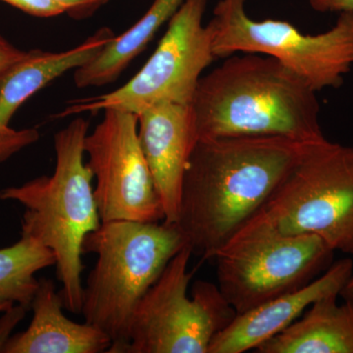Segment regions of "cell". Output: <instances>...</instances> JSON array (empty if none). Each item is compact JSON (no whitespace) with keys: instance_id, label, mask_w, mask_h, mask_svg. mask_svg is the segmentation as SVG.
Instances as JSON below:
<instances>
[{"instance_id":"obj_1","label":"cell","mask_w":353,"mask_h":353,"mask_svg":"<svg viewBox=\"0 0 353 353\" xmlns=\"http://www.w3.org/2000/svg\"><path fill=\"white\" fill-rule=\"evenodd\" d=\"M308 145L276 136L197 139L175 223L192 254L214 259L264 208Z\"/></svg>"},{"instance_id":"obj_2","label":"cell","mask_w":353,"mask_h":353,"mask_svg":"<svg viewBox=\"0 0 353 353\" xmlns=\"http://www.w3.org/2000/svg\"><path fill=\"white\" fill-rule=\"evenodd\" d=\"M224 59L201 77L192 99L199 139L276 136L314 143L325 139L317 92L301 77L259 53Z\"/></svg>"},{"instance_id":"obj_3","label":"cell","mask_w":353,"mask_h":353,"mask_svg":"<svg viewBox=\"0 0 353 353\" xmlns=\"http://www.w3.org/2000/svg\"><path fill=\"white\" fill-rule=\"evenodd\" d=\"M88 122L77 118L55 134L54 172L0 190V199L25 208L21 236L41 243L54 254L64 308L82 313L83 243L101 224L92 175L83 160Z\"/></svg>"},{"instance_id":"obj_4","label":"cell","mask_w":353,"mask_h":353,"mask_svg":"<svg viewBox=\"0 0 353 353\" xmlns=\"http://www.w3.org/2000/svg\"><path fill=\"white\" fill-rule=\"evenodd\" d=\"M185 245L179 227L163 221L102 222L85 236L83 254L97 259L83 287L82 314L110 339L109 353H125L134 308Z\"/></svg>"},{"instance_id":"obj_5","label":"cell","mask_w":353,"mask_h":353,"mask_svg":"<svg viewBox=\"0 0 353 353\" xmlns=\"http://www.w3.org/2000/svg\"><path fill=\"white\" fill-rule=\"evenodd\" d=\"M334 253L316 234L282 233L262 208L216 253L217 285L241 314L310 284Z\"/></svg>"},{"instance_id":"obj_6","label":"cell","mask_w":353,"mask_h":353,"mask_svg":"<svg viewBox=\"0 0 353 353\" xmlns=\"http://www.w3.org/2000/svg\"><path fill=\"white\" fill-rule=\"evenodd\" d=\"M246 0H219L208 23L216 58L259 53L277 59L315 92L338 88L353 67V13H339L331 29L320 34L299 31L281 20H254Z\"/></svg>"},{"instance_id":"obj_7","label":"cell","mask_w":353,"mask_h":353,"mask_svg":"<svg viewBox=\"0 0 353 353\" xmlns=\"http://www.w3.org/2000/svg\"><path fill=\"white\" fill-rule=\"evenodd\" d=\"M185 245L134 308L125 353H208L211 341L236 316L217 285L197 281Z\"/></svg>"},{"instance_id":"obj_8","label":"cell","mask_w":353,"mask_h":353,"mask_svg":"<svg viewBox=\"0 0 353 353\" xmlns=\"http://www.w3.org/2000/svg\"><path fill=\"white\" fill-rule=\"evenodd\" d=\"M263 209L282 233L316 234L353 255V146L308 145Z\"/></svg>"},{"instance_id":"obj_9","label":"cell","mask_w":353,"mask_h":353,"mask_svg":"<svg viewBox=\"0 0 353 353\" xmlns=\"http://www.w3.org/2000/svg\"><path fill=\"white\" fill-rule=\"evenodd\" d=\"M208 1H183L157 50L129 82L108 94L73 101L57 117L108 109L138 115L160 103L192 105L202 74L217 59L210 30L203 24Z\"/></svg>"},{"instance_id":"obj_10","label":"cell","mask_w":353,"mask_h":353,"mask_svg":"<svg viewBox=\"0 0 353 353\" xmlns=\"http://www.w3.org/2000/svg\"><path fill=\"white\" fill-rule=\"evenodd\" d=\"M103 120L83 143L95 178V201L102 222L164 220L161 199L139 143L138 115L104 110Z\"/></svg>"},{"instance_id":"obj_11","label":"cell","mask_w":353,"mask_h":353,"mask_svg":"<svg viewBox=\"0 0 353 353\" xmlns=\"http://www.w3.org/2000/svg\"><path fill=\"white\" fill-rule=\"evenodd\" d=\"M115 36L110 28L102 27L71 50L27 51L0 76V163L39 138L37 130L15 131L9 127L18 108L55 79L94 59Z\"/></svg>"},{"instance_id":"obj_12","label":"cell","mask_w":353,"mask_h":353,"mask_svg":"<svg viewBox=\"0 0 353 353\" xmlns=\"http://www.w3.org/2000/svg\"><path fill=\"white\" fill-rule=\"evenodd\" d=\"M139 143L164 211L163 222L175 224L183 176L197 134L192 105L160 103L138 114Z\"/></svg>"},{"instance_id":"obj_13","label":"cell","mask_w":353,"mask_h":353,"mask_svg":"<svg viewBox=\"0 0 353 353\" xmlns=\"http://www.w3.org/2000/svg\"><path fill=\"white\" fill-rule=\"evenodd\" d=\"M352 275V259L339 260L305 287L236 314L226 328L216 334L208 353L254 352L265 341L296 321L318 299L329 294L341 296Z\"/></svg>"},{"instance_id":"obj_14","label":"cell","mask_w":353,"mask_h":353,"mask_svg":"<svg viewBox=\"0 0 353 353\" xmlns=\"http://www.w3.org/2000/svg\"><path fill=\"white\" fill-rule=\"evenodd\" d=\"M63 303L53 281L39 280L32 299L31 324L22 333L13 334L3 353H101L108 352L111 341L101 330L88 323H76L63 312Z\"/></svg>"},{"instance_id":"obj_15","label":"cell","mask_w":353,"mask_h":353,"mask_svg":"<svg viewBox=\"0 0 353 353\" xmlns=\"http://www.w3.org/2000/svg\"><path fill=\"white\" fill-rule=\"evenodd\" d=\"M318 299L296 321L254 350L257 353H353V296Z\"/></svg>"},{"instance_id":"obj_16","label":"cell","mask_w":353,"mask_h":353,"mask_svg":"<svg viewBox=\"0 0 353 353\" xmlns=\"http://www.w3.org/2000/svg\"><path fill=\"white\" fill-rule=\"evenodd\" d=\"M183 1L154 0L136 24L111 39L94 59L75 70L74 82L77 87H101L113 83L145 50L158 30L171 20Z\"/></svg>"},{"instance_id":"obj_17","label":"cell","mask_w":353,"mask_h":353,"mask_svg":"<svg viewBox=\"0 0 353 353\" xmlns=\"http://www.w3.org/2000/svg\"><path fill=\"white\" fill-rule=\"evenodd\" d=\"M54 265L52 252L28 236L0 248V303L31 308L39 287L36 274Z\"/></svg>"},{"instance_id":"obj_18","label":"cell","mask_w":353,"mask_h":353,"mask_svg":"<svg viewBox=\"0 0 353 353\" xmlns=\"http://www.w3.org/2000/svg\"><path fill=\"white\" fill-rule=\"evenodd\" d=\"M23 12L41 18L55 17L65 13V9L57 0H1Z\"/></svg>"},{"instance_id":"obj_19","label":"cell","mask_w":353,"mask_h":353,"mask_svg":"<svg viewBox=\"0 0 353 353\" xmlns=\"http://www.w3.org/2000/svg\"><path fill=\"white\" fill-rule=\"evenodd\" d=\"M65 13L75 20H85L94 16L109 0H57Z\"/></svg>"},{"instance_id":"obj_20","label":"cell","mask_w":353,"mask_h":353,"mask_svg":"<svg viewBox=\"0 0 353 353\" xmlns=\"http://www.w3.org/2000/svg\"><path fill=\"white\" fill-rule=\"evenodd\" d=\"M27 310L24 306L15 304L8 310L4 311L3 316L0 318V352H2L7 341L13 336L11 334L14 328L24 318Z\"/></svg>"},{"instance_id":"obj_21","label":"cell","mask_w":353,"mask_h":353,"mask_svg":"<svg viewBox=\"0 0 353 353\" xmlns=\"http://www.w3.org/2000/svg\"><path fill=\"white\" fill-rule=\"evenodd\" d=\"M27 51L21 50L3 37L0 36V76L16 62L25 57Z\"/></svg>"},{"instance_id":"obj_22","label":"cell","mask_w":353,"mask_h":353,"mask_svg":"<svg viewBox=\"0 0 353 353\" xmlns=\"http://www.w3.org/2000/svg\"><path fill=\"white\" fill-rule=\"evenodd\" d=\"M311 8L319 13H353V0H309Z\"/></svg>"},{"instance_id":"obj_23","label":"cell","mask_w":353,"mask_h":353,"mask_svg":"<svg viewBox=\"0 0 353 353\" xmlns=\"http://www.w3.org/2000/svg\"><path fill=\"white\" fill-rule=\"evenodd\" d=\"M341 296H353V275L350 278L347 285H345L341 292Z\"/></svg>"},{"instance_id":"obj_24","label":"cell","mask_w":353,"mask_h":353,"mask_svg":"<svg viewBox=\"0 0 353 353\" xmlns=\"http://www.w3.org/2000/svg\"><path fill=\"white\" fill-rule=\"evenodd\" d=\"M15 304L10 303H0V313H3L4 311L8 310L12 307Z\"/></svg>"}]
</instances>
